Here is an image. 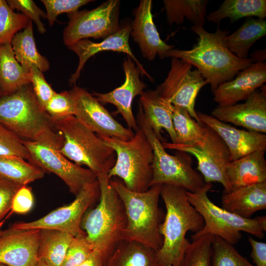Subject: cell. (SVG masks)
I'll return each mask as SVG.
<instances>
[{
    "instance_id": "cell-1",
    "label": "cell",
    "mask_w": 266,
    "mask_h": 266,
    "mask_svg": "<svg viewBox=\"0 0 266 266\" xmlns=\"http://www.w3.org/2000/svg\"><path fill=\"white\" fill-rule=\"evenodd\" d=\"M191 30L198 36L197 43L190 49L173 48L166 58L182 59L195 66L210 84L212 93L220 84L232 80L253 63L250 58L240 59L229 49L225 42L230 33L227 29L218 26L214 33H210L203 26L193 25Z\"/></svg>"
},
{
    "instance_id": "cell-2",
    "label": "cell",
    "mask_w": 266,
    "mask_h": 266,
    "mask_svg": "<svg viewBox=\"0 0 266 266\" xmlns=\"http://www.w3.org/2000/svg\"><path fill=\"white\" fill-rule=\"evenodd\" d=\"M186 191L180 187L161 185L160 196L166 208L159 228L163 244L156 251L157 259L161 266H180L190 243L186 238L187 233H198L204 226L202 217L188 201Z\"/></svg>"
},
{
    "instance_id": "cell-3",
    "label": "cell",
    "mask_w": 266,
    "mask_h": 266,
    "mask_svg": "<svg viewBox=\"0 0 266 266\" xmlns=\"http://www.w3.org/2000/svg\"><path fill=\"white\" fill-rule=\"evenodd\" d=\"M0 122L20 138L60 149L63 136L38 101L32 84L0 98Z\"/></svg>"
},
{
    "instance_id": "cell-4",
    "label": "cell",
    "mask_w": 266,
    "mask_h": 266,
    "mask_svg": "<svg viewBox=\"0 0 266 266\" xmlns=\"http://www.w3.org/2000/svg\"><path fill=\"white\" fill-rule=\"evenodd\" d=\"M100 195L98 205L84 215L81 228L94 249L101 255L103 266L123 240L127 219L124 205L109 183L108 174L97 177Z\"/></svg>"
},
{
    "instance_id": "cell-5",
    "label": "cell",
    "mask_w": 266,
    "mask_h": 266,
    "mask_svg": "<svg viewBox=\"0 0 266 266\" xmlns=\"http://www.w3.org/2000/svg\"><path fill=\"white\" fill-rule=\"evenodd\" d=\"M109 183L126 210L127 224L123 239L138 242L158 250L163 241L159 228L165 215L158 203L161 185H155L145 192H137L128 189L118 179H110Z\"/></svg>"
},
{
    "instance_id": "cell-6",
    "label": "cell",
    "mask_w": 266,
    "mask_h": 266,
    "mask_svg": "<svg viewBox=\"0 0 266 266\" xmlns=\"http://www.w3.org/2000/svg\"><path fill=\"white\" fill-rule=\"evenodd\" d=\"M63 136L60 152L70 161L86 166L98 177L108 174L116 161L115 151L74 116L52 119Z\"/></svg>"
},
{
    "instance_id": "cell-7",
    "label": "cell",
    "mask_w": 266,
    "mask_h": 266,
    "mask_svg": "<svg viewBox=\"0 0 266 266\" xmlns=\"http://www.w3.org/2000/svg\"><path fill=\"white\" fill-rule=\"evenodd\" d=\"M212 183H205L194 192L186 191L189 202L202 217L204 225L199 232L191 235L194 240L210 234L218 236L233 245L237 244L244 232L262 238L266 231V217L245 219L228 211L214 204L208 196Z\"/></svg>"
},
{
    "instance_id": "cell-8",
    "label": "cell",
    "mask_w": 266,
    "mask_h": 266,
    "mask_svg": "<svg viewBox=\"0 0 266 266\" xmlns=\"http://www.w3.org/2000/svg\"><path fill=\"white\" fill-rule=\"evenodd\" d=\"M116 154V161L108 174L109 179L118 177L129 189L147 191L153 179V152L143 131L138 127L129 140L99 136Z\"/></svg>"
},
{
    "instance_id": "cell-9",
    "label": "cell",
    "mask_w": 266,
    "mask_h": 266,
    "mask_svg": "<svg viewBox=\"0 0 266 266\" xmlns=\"http://www.w3.org/2000/svg\"><path fill=\"white\" fill-rule=\"evenodd\" d=\"M135 119L153 150V179L151 186L168 184L194 192L205 184L202 175L193 168L192 159L187 153L176 151L175 155H172L166 151L161 140L146 120L140 104Z\"/></svg>"
},
{
    "instance_id": "cell-10",
    "label": "cell",
    "mask_w": 266,
    "mask_h": 266,
    "mask_svg": "<svg viewBox=\"0 0 266 266\" xmlns=\"http://www.w3.org/2000/svg\"><path fill=\"white\" fill-rule=\"evenodd\" d=\"M166 149L189 153L198 161V170L205 183L218 182L224 191L232 190L227 176V166L230 162L229 151L220 136L203 124V134L201 140L192 145H181L163 142Z\"/></svg>"
},
{
    "instance_id": "cell-11",
    "label": "cell",
    "mask_w": 266,
    "mask_h": 266,
    "mask_svg": "<svg viewBox=\"0 0 266 266\" xmlns=\"http://www.w3.org/2000/svg\"><path fill=\"white\" fill-rule=\"evenodd\" d=\"M100 189L98 179L85 184L68 204L51 211L31 222H18L11 227L17 229H54L66 232L73 237L86 235L81 228L82 218L90 207L99 200Z\"/></svg>"
},
{
    "instance_id": "cell-12",
    "label": "cell",
    "mask_w": 266,
    "mask_h": 266,
    "mask_svg": "<svg viewBox=\"0 0 266 266\" xmlns=\"http://www.w3.org/2000/svg\"><path fill=\"white\" fill-rule=\"evenodd\" d=\"M120 1L108 0L92 10L68 14L69 21L63 32V40L67 47L79 40L109 36L119 30Z\"/></svg>"
},
{
    "instance_id": "cell-13",
    "label": "cell",
    "mask_w": 266,
    "mask_h": 266,
    "mask_svg": "<svg viewBox=\"0 0 266 266\" xmlns=\"http://www.w3.org/2000/svg\"><path fill=\"white\" fill-rule=\"evenodd\" d=\"M182 59L172 57L166 78L155 90L158 94L171 104L184 108L198 122L199 120L195 106L200 89L206 80L197 69Z\"/></svg>"
},
{
    "instance_id": "cell-14",
    "label": "cell",
    "mask_w": 266,
    "mask_h": 266,
    "mask_svg": "<svg viewBox=\"0 0 266 266\" xmlns=\"http://www.w3.org/2000/svg\"><path fill=\"white\" fill-rule=\"evenodd\" d=\"M23 143L30 154V162L60 177L75 196L85 184L97 179L90 169L71 162L57 147L27 140Z\"/></svg>"
},
{
    "instance_id": "cell-15",
    "label": "cell",
    "mask_w": 266,
    "mask_h": 266,
    "mask_svg": "<svg viewBox=\"0 0 266 266\" xmlns=\"http://www.w3.org/2000/svg\"><path fill=\"white\" fill-rule=\"evenodd\" d=\"M74 116L98 136L129 140L134 135L130 129L119 123L92 94L75 86L70 90Z\"/></svg>"
},
{
    "instance_id": "cell-16",
    "label": "cell",
    "mask_w": 266,
    "mask_h": 266,
    "mask_svg": "<svg viewBox=\"0 0 266 266\" xmlns=\"http://www.w3.org/2000/svg\"><path fill=\"white\" fill-rule=\"evenodd\" d=\"M211 116L224 123H230L248 131L266 133V86L255 91L245 101L234 105L218 106Z\"/></svg>"
},
{
    "instance_id": "cell-17",
    "label": "cell",
    "mask_w": 266,
    "mask_h": 266,
    "mask_svg": "<svg viewBox=\"0 0 266 266\" xmlns=\"http://www.w3.org/2000/svg\"><path fill=\"white\" fill-rule=\"evenodd\" d=\"M40 229L0 230V263L8 266H35Z\"/></svg>"
},
{
    "instance_id": "cell-18",
    "label": "cell",
    "mask_w": 266,
    "mask_h": 266,
    "mask_svg": "<svg viewBox=\"0 0 266 266\" xmlns=\"http://www.w3.org/2000/svg\"><path fill=\"white\" fill-rule=\"evenodd\" d=\"M125 74L124 83L114 90L105 93L93 92L92 95L102 103H111L117 109V112L123 116L129 129L136 131L138 129L132 111L135 97L140 95L147 87L139 78L140 72L134 62L128 56L123 63Z\"/></svg>"
},
{
    "instance_id": "cell-19",
    "label": "cell",
    "mask_w": 266,
    "mask_h": 266,
    "mask_svg": "<svg viewBox=\"0 0 266 266\" xmlns=\"http://www.w3.org/2000/svg\"><path fill=\"white\" fill-rule=\"evenodd\" d=\"M131 30L132 26L130 24H125L101 42H94L88 39H84L68 46V48L73 51L79 58L78 66L69 80L70 85L75 84L87 60L97 53L103 51H112L127 54L134 62L140 70V74L146 76L153 82L154 80L152 77L147 72L132 51L129 44Z\"/></svg>"
},
{
    "instance_id": "cell-20",
    "label": "cell",
    "mask_w": 266,
    "mask_h": 266,
    "mask_svg": "<svg viewBox=\"0 0 266 266\" xmlns=\"http://www.w3.org/2000/svg\"><path fill=\"white\" fill-rule=\"evenodd\" d=\"M199 120L214 130L227 146L230 162L235 161L251 153L266 150L265 133L237 129L211 115L196 111Z\"/></svg>"
},
{
    "instance_id": "cell-21",
    "label": "cell",
    "mask_w": 266,
    "mask_h": 266,
    "mask_svg": "<svg viewBox=\"0 0 266 266\" xmlns=\"http://www.w3.org/2000/svg\"><path fill=\"white\" fill-rule=\"evenodd\" d=\"M152 7L151 0L140 1L130 33L138 45L143 57L149 61L154 60L157 55L161 59L166 58L167 52L174 47L161 38L153 21Z\"/></svg>"
},
{
    "instance_id": "cell-22",
    "label": "cell",
    "mask_w": 266,
    "mask_h": 266,
    "mask_svg": "<svg viewBox=\"0 0 266 266\" xmlns=\"http://www.w3.org/2000/svg\"><path fill=\"white\" fill-rule=\"evenodd\" d=\"M266 82V63H253L231 80L220 84L213 93L218 106L234 105L247 99Z\"/></svg>"
},
{
    "instance_id": "cell-23",
    "label": "cell",
    "mask_w": 266,
    "mask_h": 266,
    "mask_svg": "<svg viewBox=\"0 0 266 266\" xmlns=\"http://www.w3.org/2000/svg\"><path fill=\"white\" fill-rule=\"evenodd\" d=\"M222 208L242 218L251 219L256 212L266 209V182L223 191Z\"/></svg>"
},
{
    "instance_id": "cell-24",
    "label": "cell",
    "mask_w": 266,
    "mask_h": 266,
    "mask_svg": "<svg viewBox=\"0 0 266 266\" xmlns=\"http://www.w3.org/2000/svg\"><path fill=\"white\" fill-rule=\"evenodd\" d=\"M265 150H259L232 162L227 166L232 189L266 182Z\"/></svg>"
},
{
    "instance_id": "cell-25",
    "label": "cell",
    "mask_w": 266,
    "mask_h": 266,
    "mask_svg": "<svg viewBox=\"0 0 266 266\" xmlns=\"http://www.w3.org/2000/svg\"><path fill=\"white\" fill-rule=\"evenodd\" d=\"M139 96L143 114L158 138L162 140L161 132L164 129L168 133L171 142L176 143L172 119V104L155 90L143 91Z\"/></svg>"
},
{
    "instance_id": "cell-26",
    "label": "cell",
    "mask_w": 266,
    "mask_h": 266,
    "mask_svg": "<svg viewBox=\"0 0 266 266\" xmlns=\"http://www.w3.org/2000/svg\"><path fill=\"white\" fill-rule=\"evenodd\" d=\"M30 72L17 61L11 43L0 45V91L11 95L30 84Z\"/></svg>"
},
{
    "instance_id": "cell-27",
    "label": "cell",
    "mask_w": 266,
    "mask_h": 266,
    "mask_svg": "<svg viewBox=\"0 0 266 266\" xmlns=\"http://www.w3.org/2000/svg\"><path fill=\"white\" fill-rule=\"evenodd\" d=\"M104 266H161L156 251L138 242L123 239Z\"/></svg>"
},
{
    "instance_id": "cell-28",
    "label": "cell",
    "mask_w": 266,
    "mask_h": 266,
    "mask_svg": "<svg viewBox=\"0 0 266 266\" xmlns=\"http://www.w3.org/2000/svg\"><path fill=\"white\" fill-rule=\"evenodd\" d=\"M11 44L15 58L24 68L30 70L33 66L42 72L49 70V61L36 48L32 21L23 31L14 36Z\"/></svg>"
},
{
    "instance_id": "cell-29",
    "label": "cell",
    "mask_w": 266,
    "mask_h": 266,
    "mask_svg": "<svg viewBox=\"0 0 266 266\" xmlns=\"http://www.w3.org/2000/svg\"><path fill=\"white\" fill-rule=\"evenodd\" d=\"M266 34V21L259 18H249L233 33L228 34L225 42L229 49L238 58H249L251 47Z\"/></svg>"
},
{
    "instance_id": "cell-30",
    "label": "cell",
    "mask_w": 266,
    "mask_h": 266,
    "mask_svg": "<svg viewBox=\"0 0 266 266\" xmlns=\"http://www.w3.org/2000/svg\"><path fill=\"white\" fill-rule=\"evenodd\" d=\"M266 17V0H225L216 10L210 13L206 19L213 23H220L226 18L232 23L244 17Z\"/></svg>"
},
{
    "instance_id": "cell-31",
    "label": "cell",
    "mask_w": 266,
    "mask_h": 266,
    "mask_svg": "<svg viewBox=\"0 0 266 266\" xmlns=\"http://www.w3.org/2000/svg\"><path fill=\"white\" fill-rule=\"evenodd\" d=\"M73 236L62 231L40 229L38 260L49 266H60Z\"/></svg>"
},
{
    "instance_id": "cell-32",
    "label": "cell",
    "mask_w": 266,
    "mask_h": 266,
    "mask_svg": "<svg viewBox=\"0 0 266 266\" xmlns=\"http://www.w3.org/2000/svg\"><path fill=\"white\" fill-rule=\"evenodd\" d=\"M206 0H165L164 7L168 24L179 25L185 19L188 20L193 25L203 26L205 23Z\"/></svg>"
},
{
    "instance_id": "cell-33",
    "label": "cell",
    "mask_w": 266,
    "mask_h": 266,
    "mask_svg": "<svg viewBox=\"0 0 266 266\" xmlns=\"http://www.w3.org/2000/svg\"><path fill=\"white\" fill-rule=\"evenodd\" d=\"M44 172L41 168L21 157L0 156V178L26 186L43 178Z\"/></svg>"
},
{
    "instance_id": "cell-34",
    "label": "cell",
    "mask_w": 266,
    "mask_h": 266,
    "mask_svg": "<svg viewBox=\"0 0 266 266\" xmlns=\"http://www.w3.org/2000/svg\"><path fill=\"white\" fill-rule=\"evenodd\" d=\"M172 119L176 144L192 145L201 140L203 134V123L193 119L184 108L172 105Z\"/></svg>"
},
{
    "instance_id": "cell-35",
    "label": "cell",
    "mask_w": 266,
    "mask_h": 266,
    "mask_svg": "<svg viewBox=\"0 0 266 266\" xmlns=\"http://www.w3.org/2000/svg\"><path fill=\"white\" fill-rule=\"evenodd\" d=\"M30 20L15 12L5 0H0V45L11 43L14 36L25 29Z\"/></svg>"
},
{
    "instance_id": "cell-36",
    "label": "cell",
    "mask_w": 266,
    "mask_h": 266,
    "mask_svg": "<svg viewBox=\"0 0 266 266\" xmlns=\"http://www.w3.org/2000/svg\"><path fill=\"white\" fill-rule=\"evenodd\" d=\"M210 266H255L221 238L212 236Z\"/></svg>"
},
{
    "instance_id": "cell-37",
    "label": "cell",
    "mask_w": 266,
    "mask_h": 266,
    "mask_svg": "<svg viewBox=\"0 0 266 266\" xmlns=\"http://www.w3.org/2000/svg\"><path fill=\"white\" fill-rule=\"evenodd\" d=\"M213 235H203L190 243L180 266H210Z\"/></svg>"
},
{
    "instance_id": "cell-38",
    "label": "cell",
    "mask_w": 266,
    "mask_h": 266,
    "mask_svg": "<svg viewBox=\"0 0 266 266\" xmlns=\"http://www.w3.org/2000/svg\"><path fill=\"white\" fill-rule=\"evenodd\" d=\"M23 140L0 122V156H18L30 162V154Z\"/></svg>"
},
{
    "instance_id": "cell-39",
    "label": "cell",
    "mask_w": 266,
    "mask_h": 266,
    "mask_svg": "<svg viewBox=\"0 0 266 266\" xmlns=\"http://www.w3.org/2000/svg\"><path fill=\"white\" fill-rule=\"evenodd\" d=\"M93 249L86 235L73 237L60 266H79Z\"/></svg>"
},
{
    "instance_id": "cell-40",
    "label": "cell",
    "mask_w": 266,
    "mask_h": 266,
    "mask_svg": "<svg viewBox=\"0 0 266 266\" xmlns=\"http://www.w3.org/2000/svg\"><path fill=\"white\" fill-rule=\"evenodd\" d=\"M46 10V19L49 25L52 26L61 14H68L78 11L80 7L93 1L90 0H42Z\"/></svg>"
},
{
    "instance_id": "cell-41",
    "label": "cell",
    "mask_w": 266,
    "mask_h": 266,
    "mask_svg": "<svg viewBox=\"0 0 266 266\" xmlns=\"http://www.w3.org/2000/svg\"><path fill=\"white\" fill-rule=\"evenodd\" d=\"M45 110L53 119L74 116V104L70 91L56 92L47 103Z\"/></svg>"
},
{
    "instance_id": "cell-42",
    "label": "cell",
    "mask_w": 266,
    "mask_h": 266,
    "mask_svg": "<svg viewBox=\"0 0 266 266\" xmlns=\"http://www.w3.org/2000/svg\"><path fill=\"white\" fill-rule=\"evenodd\" d=\"M10 7L14 10H17L22 14L33 22L36 25L38 32L43 34L46 28L41 21V18H46V14L40 9L32 0H7Z\"/></svg>"
},
{
    "instance_id": "cell-43",
    "label": "cell",
    "mask_w": 266,
    "mask_h": 266,
    "mask_svg": "<svg viewBox=\"0 0 266 266\" xmlns=\"http://www.w3.org/2000/svg\"><path fill=\"white\" fill-rule=\"evenodd\" d=\"M30 81L34 95L45 109L47 103L56 93L45 80L43 72L35 66L30 68Z\"/></svg>"
},
{
    "instance_id": "cell-44",
    "label": "cell",
    "mask_w": 266,
    "mask_h": 266,
    "mask_svg": "<svg viewBox=\"0 0 266 266\" xmlns=\"http://www.w3.org/2000/svg\"><path fill=\"white\" fill-rule=\"evenodd\" d=\"M22 186L0 178V222L11 211L13 198Z\"/></svg>"
},
{
    "instance_id": "cell-45",
    "label": "cell",
    "mask_w": 266,
    "mask_h": 266,
    "mask_svg": "<svg viewBox=\"0 0 266 266\" xmlns=\"http://www.w3.org/2000/svg\"><path fill=\"white\" fill-rule=\"evenodd\" d=\"M33 201V196L31 189L26 186H23L13 198L11 212L19 214L28 213L32 208Z\"/></svg>"
},
{
    "instance_id": "cell-46",
    "label": "cell",
    "mask_w": 266,
    "mask_h": 266,
    "mask_svg": "<svg viewBox=\"0 0 266 266\" xmlns=\"http://www.w3.org/2000/svg\"><path fill=\"white\" fill-rule=\"evenodd\" d=\"M248 241L251 246L250 257L255 266H266V243L258 241L249 237Z\"/></svg>"
},
{
    "instance_id": "cell-47",
    "label": "cell",
    "mask_w": 266,
    "mask_h": 266,
    "mask_svg": "<svg viewBox=\"0 0 266 266\" xmlns=\"http://www.w3.org/2000/svg\"><path fill=\"white\" fill-rule=\"evenodd\" d=\"M79 266H103L101 254L98 250L93 249Z\"/></svg>"
},
{
    "instance_id": "cell-48",
    "label": "cell",
    "mask_w": 266,
    "mask_h": 266,
    "mask_svg": "<svg viewBox=\"0 0 266 266\" xmlns=\"http://www.w3.org/2000/svg\"><path fill=\"white\" fill-rule=\"evenodd\" d=\"M266 49H257L250 54V58L253 63L265 62L266 59Z\"/></svg>"
},
{
    "instance_id": "cell-49",
    "label": "cell",
    "mask_w": 266,
    "mask_h": 266,
    "mask_svg": "<svg viewBox=\"0 0 266 266\" xmlns=\"http://www.w3.org/2000/svg\"><path fill=\"white\" fill-rule=\"evenodd\" d=\"M35 266H49L47 264H46L44 262L40 260H37V262L36 263V264Z\"/></svg>"
},
{
    "instance_id": "cell-50",
    "label": "cell",
    "mask_w": 266,
    "mask_h": 266,
    "mask_svg": "<svg viewBox=\"0 0 266 266\" xmlns=\"http://www.w3.org/2000/svg\"><path fill=\"white\" fill-rule=\"evenodd\" d=\"M6 219V218H5L4 219H3L2 221L0 222V230H1L0 229L1 227L2 226V225H3Z\"/></svg>"
},
{
    "instance_id": "cell-51",
    "label": "cell",
    "mask_w": 266,
    "mask_h": 266,
    "mask_svg": "<svg viewBox=\"0 0 266 266\" xmlns=\"http://www.w3.org/2000/svg\"><path fill=\"white\" fill-rule=\"evenodd\" d=\"M0 266H8L2 263H0Z\"/></svg>"
},
{
    "instance_id": "cell-52",
    "label": "cell",
    "mask_w": 266,
    "mask_h": 266,
    "mask_svg": "<svg viewBox=\"0 0 266 266\" xmlns=\"http://www.w3.org/2000/svg\"><path fill=\"white\" fill-rule=\"evenodd\" d=\"M1 97H2V94H1V92H0V98Z\"/></svg>"
}]
</instances>
